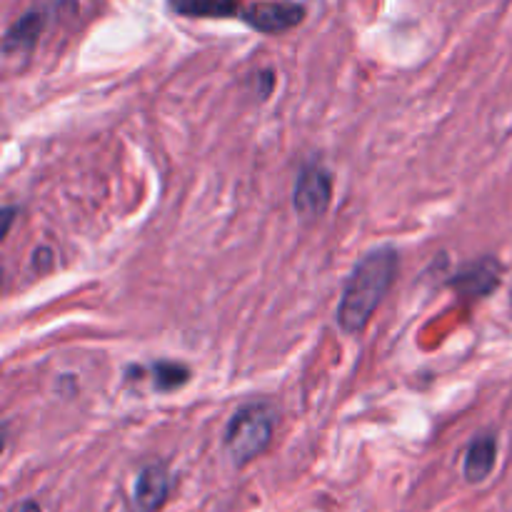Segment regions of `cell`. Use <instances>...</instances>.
Wrapping results in <instances>:
<instances>
[{"instance_id": "cell-1", "label": "cell", "mask_w": 512, "mask_h": 512, "mask_svg": "<svg viewBox=\"0 0 512 512\" xmlns=\"http://www.w3.org/2000/svg\"><path fill=\"white\" fill-rule=\"evenodd\" d=\"M398 268L400 253L390 245L370 250L363 260H358L350 278L345 280L338 315H335L343 333L358 335L368 328L375 310L380 308L388 290L393 288L395 278H398Z\"/></svg>"}, {"instance_id": "cell-2", "label": "cell", "mask_w": 512, "mask_h": 512, "mask_svg": "<svg viewBox=\"0 0 512 512\" xmlns=\"http://www.w3.org/2000/svg\"><path fill=\"white\" fill-rule=\"evenodd\" d=\"M275 410L268 403H248L235 410L225 428V450L238 468L253 463L268 450L275 433Z\"/></svg>"}, {"instance_id": "cell-3", "label": "cell", "mask_w": 512, "mask_h": 512, "mask_svg": "<svg viewBox=\"0 0 512 512\" xmlns=\"http://www.w3.org/2000/svg\"><path fill=\"white\" fill-rule=\"evenodd\" d=\"M333 200V178L320 163H308L300 168L293 188V208L298 218L318 220Z\"/></svg>"}, {"instance_id": "cell-4", "label": "cell", "mask_w": 512, "mask_h": 512, "mask_svg": "<svg viewBox=\"0 0 512 512\" xmlns=\"http://www.w3.org/2000/svg\"><path fill=\"white\" fill-rule=\"evenodd\" d=\"M240 18L253 30L265 35H278L285 30H293L303 23L305 8L293 0H280V3H253L240 10Z\"/></svg>"}, {"instance_id": "cell-5", "label": "cell", "mask_w": 512, "mask_h": 512, "mask_svg": "<svg viewBox=\"0 0 512 512\" xmlns=\"http://www.w3.org/2000/svg\"><path fill=\"white\" fill-rule=\"evenodd\" d=\"M453 290L468 298H485L500 285V263L495 258H480L475 263L460 268L453 278L448 280Z\"/></svg>"}, {"instance_id": "cell-6", "label": "cell", "mask_w": 512, "mask_h": 512, "mask_svg": "<svg viewBox=\"0 0 512 512\" xmlns=\"http://www.w3.org/2000/svg\"><path fill=\"white\" fill-rule=\"evenodd\" d=\"M170 493L168 470L163 465L153 463L140 470L135 480V508L140 512H158L165 505Z\"/></svg>"}, {"instance_id": "cell-7", "label": "cell", "mask_w": 512, "mask_h": 512, "mask_svg": "<svg viewBox=\"0 0 512 512\" xmlns=\"http://www.w3.org/2000/svg\"><path fill=\"white\" fill-rule=\"evenodd\" d=\"M48 25V13L40 8L28 10L25 15H20L13 25L8 28L3 38V50L5 55L10 53H28L35 43H38L40 33Z\"/></svg>"}, {"instance_id": "cell-8", "label": "cell", "mask_w": 512, "mask_h": 512, "mask_svg": "<svg viewBox=\"0 0 512 512\" xmlns=\"http://www.w3.org/2000/svg\"><path fill=\"white\" fill-rule=\"evenodd\" d=\"M495 460H498V440H495V435H480V438H475L470 443L468 453H465V480L468 483H483L493 473Z\"/></svg>"}, {"instance_id": "cell-9", "label": "cell", "mask_w": 512, "mask_h": 512, "mask_svg": "<svg viewBox=\"0 0 512 512\" xmlns=\"http://www.w3.org/2000/svg\"><path fill=\"white\" fill-rule=\"evenodd\" d=\"M168 5L183 18H233L240 13L238 0H168Z\"/></svg>"}, {"instance_id": "cell-10", "label": "cell", "mask_w": 512, "mask_h": 512, "mask_svg": "<svg viewBox=\"0 0 512 512\" xmlns=\"http://www.w3.org/2000/svg\"><path fill=\"white\" fill-rule=\"evenodd\" d=\"M150 373H153V383L160 393L183 388L190 380V370L183 363H175V360H160L150 368Z\"/></svg>"}, {"instance_id": "cell-11", "label": "cell", "mask_w": 512, "mask_h": 512, "mask_svg": "<svg viewBox=\"0 0 512 512\" xmlns=\"http://www.w3.org/2000/svg\"><path fill=\"white\" fill-rule=\"evenodd\" d=\"M33 268L40 270V273H48L53 268V250L50 248H38L33 253Z\"/></svg>"}, {"instance_id": "cell-12", "label": "cell", "mask_w": 512, "mask_h": 512, "mask_svg": "<svg viewBox=\"0 0 512 512\" xmlns=\"http://www.w3.org/2000/svg\"><path fill=\"white\" fill-rule=\"evenodd\" d=\"M13 213H15V208H5V210H3V215H5L3 235H8V230H10V223H13Z\"/></svg>"}, {"instance_id": "cell-13", "label": "cell", "mask_w": 512, "mask_h": 512, "mask_svg": "<svg viewBox=\"0 0 512 512\" xmlns=\"http://www.w3.org/2000/svg\"><path fill=\"white\" fill-rule=\"evenodd\" d=\"M15 512H40V508H38V505L33 503V500H28V503H23V505H20V508L15 510Z\"/></svg>"}]
</instances>
